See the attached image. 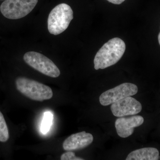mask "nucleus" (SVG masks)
Listing matches in <instances>:
<instances>
[{
	"label": "nucleus",
	"mask_w": 160,
	"mask_h": 160,
	"mask_svg": "<svg viewBox=\"0 0 160 160\" xmlns=\"http://www.w3.org/2000/svg\"><path fill=\"white\" fill-rule=\"evenodd\" d=\"M73 18L71 7L62 3L50 12L48 19V29L49 33L54 35L61 34L66 30Z\"/></svg>",
	"instance_id": "nucleus-3"
},
{
	"label": "nucleus",
	"mask_w": 160,
	"mask_h": 160,
	"mask_svg": "<svg viewBox=\"0 0 160 160\" xmlns=\"http://www.w3.org/2000/svg\"><path fill=\"white\" fill-rule=\"evenodd\" d=\"M15 83L17 89L21 93L33 101L42 102L50 99L53 96L50 87L35 80L20 77Z\"/></svg>",
	"instance_id": "nucleus-2"
},
{
	"label": "nucleus",
	"mask_w": 160,
	"mask_h": 160,
	"mask_svg": "<svg viewBox=\"0 0 160 160\" xmlns=\"http://www.w3.org/2000/svg\"><path fill=\"white\" fill-rule=\"evenodd\" d=\"M160 158L158 149L152 147L143 148L131 152L126 160H158Z\"/></svg>",
	"instance_id": "nucleus-10"
},
{
	"label": "nucleus",
	"mask_w": 160,
	"mask_h": 160,
	"mask_svg": "<svg viewBox=\"0 0 160 160\" xmlns=\"http://www.w3.org/2000/svg\"><path fill=\"white\" fill-rule=\"evenodd\" d=\"M93 137L91 133L85 131L72 134L64 141L63 148L67 151L81 150L89 146L93 142Z\"/></svg>",
	"instance_id": "nucleus-9"
},
{
	"label": "nucleus",
	"mask_w": 160,
	"mask_h": 160,
	"mask_svg": "<svg viewBox=\"0 0 160 160\" xmlns=\"http://www.w3.org/2000/svg\"><path fill=\"white\" fill-rule=\"evenodd\" d=\"M38 2V0H6L0 6V10L7 18L18 19L30 13Z\"/></svg>",
	"instance_id": "nucleus-4"
},
{
	"label": "nucleus",
	"mask_w": 160,
	"mask_h": 160,
	"mask_svg": "<svg viewBox=\"0 0 160 160\" xmlns=\"http://www.w3.org/2000/svg\"><path fill=\"white\" fill-rule=\"evenodd\" d=\"M9 129L4 116L0 111V142H5L9 140Z\"/></svg>",
	"instance_id": "nucleus-11"
},
{
	"label": "nucleus",
	"mask_w": 160,
	"mask_h": 160,
	"mask_svg": "<svg viewBox=\"0 0 160 160\" xmlns=\"http://www.w3.org/2000/svg\"><path fill=\"white\" fill-rule=\"evenodd\" d=\"M158 40L160 46V32L159 34L158 35Z\"/></svg>",
	"instance_id": "nucleus-15"
},
{
	"label": "nucleus",
	"mask_w": 160,
	"mask_h": 160,
	"mask_svg": "<svg viewBox=\"0 0 160 160\" xmlns=\"http://www.w3.org/2000/svg\"><path fill=\"white\" fill-rule=\"evenodd\" d=\"M142 108L139 102L129 96L112 103L110 109L113 115L119 118L135 115L141 112Z\"/></svg>",
	"instance_id": "nucleus-7"
},
{
	"label": "nucleus",
	"mask_w": 160,
	"mask_h": 160,
	"mask_svg": "<svg viewBox=\"0 0 160 160\" xmlns=\"http://www.w3.org/2000/svg\"><path fill=\"white\" fill-rule=\"evenodd\" d=\"M144 121L142 117L139 115L119 118L115 123L118 135L122 138L129 137L133 133L134 128L141 126Z\"/></svg>",
	"instance_id": "nucleus-8"
},
{
	"label": "nucleus",
	"mask_w": 160,
	"mask_h": 160,
	"mask_svg": "<svg viewBox=\"0 0 160 160\" xmlns=\"http://www.w3.org/2000/svg\"><path fill=\"white\" fill-rule=\"evenodd\" d=\"M61 160H84L82 158L77 157L74 152L71 151L63 153L61 157Z\"/></svg>",
	"instance_id": "nucleus-13"
},
{
	"label": "nucleus",
	"mask_w": 160,
	"mask_h": 160,
	"mask_svg": "<svg viewBox=\"0 0 160 160\" xmlns=\"http://www.w3.org/2000/svg\"><path fill=\"white\" fill-rule=\"evenodd\" d=\"M52 118L53 116L51 112H47L44 113L41 126V131L43 133H46L49 131L52 124Z\"/></svg>",
	"instance_id": "nucleus-12"
},
{
	"label": "nucleus",
	"mask_w": 160,
	"mask_h": 160,
	"mask_svg": "<svg viewBox=\"0 0 160 160\" xmlns=\"http://www.w3.org/2000/svg\"><path fill=\"white\" fill-rule=\"evenodd\" d=\"M126 48V44L119 38L109 40L97 52L94 59L95 69H105L116 64L123 56Z\"/></svg>",
	"instance_id": "nucleus-1"
},
{
	"label": "nucleus",
	"mask_w": 160,
	"mask_h": 160,
	"mask_svg": "<svg viewBox=\"0 0 160 160\" xmlns=\"http://www.w3.org/2000/svg\"><path fill=\"white\" fill-rule=\"evenodd\" d=\"M136 85L130 83H124L114 88L104 92L100 95L99 102L103 106H107L128 97L137 93Z\"/></svg>",
	"instance_id": "nucleus-6"
},
{
	"label": "nucleus",
	"mask_w": 160,
	"mask_h": 160,
	"mask_svg": "<svg viewBox=\"0 0 160 160\" xmlns=\"http://www.w3.org/2000/svg\"><path fill=\"white\" fill-rule=\"evenodd\" d=\"M24 60L32 68L50 77L58 78L61 74L59 69L53 62L39 52H28L24 55Z\"/></svg>",
	"instance_id": "nucleus-5"
},
{
	"label": "nucleus",
	"mask_w": 160,
	"mask_h": 160,
	"mask_svg": "<svg viewBox=\"0 0 160 160\" xmlns=\"http://www.w3.org/2000/svg\"><path fill=\"white\" fill-rule=\"evenodd\" d=\"M107 1L115 5H120L122 3L126 0H107Z\"/></svg>",
	"instance_id": "nucleus-14"
}]
</instances>
